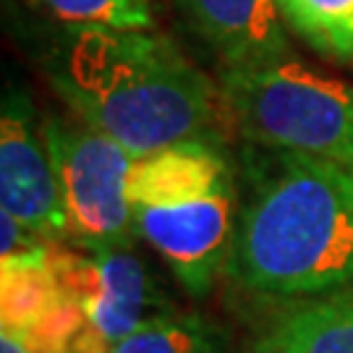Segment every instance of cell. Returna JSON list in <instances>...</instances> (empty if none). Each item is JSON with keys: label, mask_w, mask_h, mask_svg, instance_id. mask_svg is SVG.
Listing matches in <instances>:
<instances>
[{"label": "cell", "mask_w": 353, "mask_h": 353, "mask_svg": "<svg viewBox=\"0 0 353 353\" xmlns=\"http://www.w3.org/2000/svg\"><path fill=\"white\" fill-rule=\"evenodd\" d=\"M48 79L81 123L134 157L204 137L220 89L157 32H76L52 55Z\"/></svg>", "instance_id": "obj_2"}, {"label": "cell", "mask_w": 353, "mask_h": 353, "mask_svg": "<svg viewBox=\"0 0 353 353\" xmlns=\"http://www.w3.org/2000/svg\"><path fill=\"white\" fill-rule=\"evenodd\" d=\"M65 353H74V351H71V348H68V351H65Z\"/></svg>", "instance_id": "obj_16"}, {"label": "cell", "mask_w": 353, "mask_h": 353, "mask_svg": "<svg viewBox=\"0 0 353 353\" xmlns=\"http://www.w3.org/2000/svg\"><path fill=\"white\" fill-rule=\"evenodd\" d=\"M220 102L246 144L299 152L353 170V87L293 58L220 71Z\"/></svg>", "instance_id": "obj_4"}, {"label": "cell", "mask_w": 353, "mask_h": 353, "mask_svg": "<svg viewBox=\"0 0 353 353\" xmlns=\"http://www.w3.org/2000/svg\"><path fill=\"white\" fill-rule=\"evenodd\" d=\"M278 3H280V8H285V6H288L290 0H278Z\"/></svg>", "instance_id": "obj_15"}, {"label": "cell", "mask_w": 353, "mask_h": 353, "mask_svg": "<svg viewBox=\"0 0 353 353\" xmlns=\"http://www.w3.org/2000/svg\"><path fill=\"white\" fill-rule=\"evenodd\" d=\"M239 173V223L225 275L275 299L351 290V168L246 144Z\"/></svg>", "instance_id": "obj_1"}, {"label": "cell", "mask_w": 353, "mask_h": 353, "mask_svg": "<svg viewBox=\"0 0 353 353\" xmlns=\"http://www.w3.org/2000/svg\"><path fill=\"white\" fill-rule=\"evenodd\" d=\"M50 267L79 301L89 332L110 345L176 312L128 246H84V254H76L52 243Z\"/></svg>", "instance_id": "obj_6"}, {"label": "cell", "mask_w": 353, "mask_h": 353, "mask_svg": "<svg viewBox=\"0 0 353 353\" xmlns=\"http://www.w3.org/2000/svg\"><path fill=\"white\" fill-rule=\"evenodd\" d=\"M110 353H228V345L204 316L173 312L113 343Z\"/></svg>", "instance_id": "obj_12"}, {"label": "cell", "mask_w": 353, "mask_h": 353, "mask_svg": "<svg viewBox=\"0 0 353 353\" xmlns=\"http://www.w3.org/2000/svg\"><path fill=\"white\" fill-rule=\"evenodd\" d=\"M42 137L61 186L68 241L81 246H128L134 236L128 176L137 160L79 118H45Z\"/></svg>", "instance_id": "obj_5"}, {"label": "cell", "mask_w": 353, "mask_h": 353, "mask_svg": "<svg viewBox=\"0 0 353 353\" xmlns=\"http://www.w3.org/2000/svg\"><path fill=\"white\" fill-rule=\"evenodd\" d=\"M39 13L76 32H150L152 0H32Z\"/></svg>", "instance_id": "obj_11"}, {"label": "cell", "mask_w": 353, "mask_h": 353, "mask_svg": "<svg viewBox=\"0 0 353 353\" xmlns=\"http://www.w3.org/2000/svg\"><path fill=\"white\" fill-rule=\"evenodd\" d=\"M0 353H42V351H39V345L26 332L0 330Z\"/></svg>", "instance_id": "obj_14"}, {"label": "cell", "mask_w": 353, "mask_h": 353, "mask_svg": "<svg viewBox=\"0 0 353 353\" xmlns=\"http://www.w3.org/2000/svg\"><path fill=\"white\" fill-rule=\"evenodd\" d=\"M178 6L223 71L265 68L293 58L278 0H178Z\"/></svg>", "instance_id": "obj_8"}, {"label": "cell", "mask_w": 353, "mask_h": 353, "mask_svg": "<svg viewBox=\"0 0 353 353\" xmlns=\"http://www.w3.org/2000/svg\"><path fill=\"white\" fill-rule=\"evenodd\" d=\"M50 249L52 243L34 256L0 262V330L29 332L68 299L50 267Z\"/></svg>", "instance_id": "obj_10"}, {"label": "cell", "mask_w": 353, "mask_h": 353, "mask_svg": "<svg viewBox=\"0 0 353 353\" xmlns=\"http://www.w3.org/2000/svg\"><path fill=\"white\" fill-rule=\"evenodd\" d=\"M249 353H353V288L285 312Z\"/></svg>", "instance_id": "obj_9"}, {"label": "cell", "mask_w": 353, "mask_h": 353, "mask_svg": "<svg viewBox=\"0 0 353 353\" xmlns=\"http://www.w3.org/2000/svg\"><path fill=\"white\" fill-rule=\"evenodd\" d=\"M283 13L309 45L353 65V0H290Z\"/></svg>", "instance_id": "obj_13"}, {"label": "cell", "mask_w": 353, "mask_h": 353, "mask_svg": "<svg viewBox=\"0 0 353 353\" xmlns=\"http://www.w3.org/2000/svg\"><path fill=\"white\" fill-rule=\"evenodd\" d=\"M0 210L48 243L68 241L50 150L21 94H8L0 118Z\"/></svg>", "instance_id": "obj_7"}, {"label": "cell", "mask_w": 353, "mask_h": 353, "mask_svg": "<svg viewBox=\"0 0 353 353\" xmlns=\"http://www.w3.org/2000/svg\"><path fill=\"white\" fill-rule=\"evenodd\" d=\"M239 196L236 168L207 137L141 157L128 176L134 236L150 243L191 296H204L225 272Z\"/></svg>", "instance_id": "obj_3"}]
</instances>
